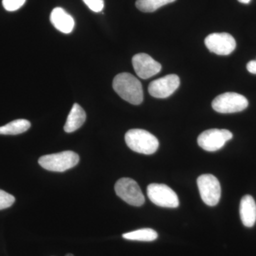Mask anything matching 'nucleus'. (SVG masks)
<instances>
[{
	"label": "nucleus",
	"instance_id": "f8f14e48",
	"mask_svg": "<svg viewBox=\"0 0 256 256\" xmlns=\"http://www.w3.org/2000/svg\"><path fill=\"white\" fill-rule=\"evenodd\" d=\"M50 20L57 30L64 34H70L75 26L74 18L63 8H54L50 13Z\"/></svg>",
	"mask_w": 256,
	"mask_h": 256
},
{
	"label": "nucleus",
	"instance_id": "dca6fc26",
	"mask_svg": "<svg viewBox=\"0 0 256 256\" xmlns=\"http://www.w3.org/2000/svg\"><path fill=\"white\" fill-rule=\"evenodd\" d=\"M158 234L156 230L151 228H142L129 233L124 234L122 238L138 242H153L158 238Z\"/></svg>",
	"mask_w": 256,
	"mask_h": 256
},
{
	"label": "nucleus",
	"instance_id": "6ab92c4d",
	"mask_svg": "<svg viewBox=\"0 0 256 256\" xmlns=\"http://www.w3.org/2000/svg\"><path fill=\"white\" fill-rule=\"evenodd\" d=\"M26 0H2V5L5 10L8 12L16 11L22 8Z\"/></svg>",
	"mask_w": 256,
	"mask_h": 256
},
{
	"label": "nucleus",
	"instance_id": "9d476101",
	"mask_svg": "<svg viewBox=\"0 0 256 256\" xmlns=\"http://www.w3.org/2000/svg\"><path fill=\"white\" fill-rule=\"evenodd\" d=\"M180 80L178 76L170 74L150 84L148 90L150 94L156 98H166L172 95L180 86Z\"/></svg>",
	"mask_w": 256,
	"mask_h": 256
},
{
	"label": "nucleus",
	"instance_id": "9b49d317",
	"mask_svg": "<svg viewBox=\"0 0 256 256\" xmlns=\"http://www.w3.org/2000/svg\"><path fill=\"white\" fill-rule=\"evenodd\" d=\"M132 66L138 76L142 79H148L160 72L161 64L146 54H138L133 56Z\"/></svg>",
	"mask_w": 256,
	"mask_h": 256
},
{
	"label": "nucleus",
	"instance_id": "7ed1b4c3",
	"mask_svg": "<svg viewBox=\"0 0 256 256\" xmlns=\"http://www.w3.org/2000/svg\"><path fill=\"white\" fill-rule=\"evenodd\" d=\"M38 162L44 169L50 172H63L78 164L79 156L73 151H64L42 156Z\"/></svg>",
	"mask_w": 256,
	"mask_h": 256
},
{
	"label": "nucleus",
	"instance_id": "f3484780",
	"mask_svg": "<svg viewBox=\"0 0 256 256\" xmlns=\"http://www.w3.org/2000/svg\"><path fill=\"white\" fill-rule=\"evenodd\" d=\"M174 1L176 0H137L136 6L143 12H153L162 6Z\"/></svg>",
	"mask_w": 256,
	"mask_h": 256
},
{
	"label": "nucleus",
	"instance_id": "2eb2a0df",
	"mask_svg": "<svg viewBox=\"0 0 256 256\" xmlns=\"http://www.w3.org/2000/svg\"><path fill=\"white\" fill-rule=\"evenodd\" d=\"M31 127V124L28 120L18 119L12 121L10 124L0 127V134L16 136L28 131Z\"/></svg>",
	"mask_w": 256,
	"mask_h": 256
},
{
	"label": "nucleus",
	"instance_id": "412c9836",
	"mask_svg": "<svg viewBox=\"0 0 256 256\" xmlns=\"http://www.w3.org/2000/svg\"><path fill=\"white\" fill-rule=\"evenodd\" d=\"M247 70L250 74H256V60H250L248 63Z\"/></svg>",
	"mask_w": 256,
	"mask_h": 256
},
{
	"label": "nucleus",
	"instance_id": "6e6552de",
	"mask_svg": "<svg viewBox=\"0 0 256 256\" xmlns=\"http://www.w3.org/2000/svg\"><path fill=\"white\" fill-rule=\"evenodd\" d=\"M233 138V134L228 130H207L197 139L198 144L207 152H215L223 148L226 142Z\"/></svg>",
	"mask_w": 256,
	"mask_h": 256
},
{
	"label": "nucleus",
	"instance_id": "a211bd4d",
	"mask_svg": "<svg viewBox=\"0 0 256 256\" xmlns=\"http://www.w3.org/2000/svg\"><path fill=\"white\" fill-rule=\"evenodd\" d=\"M14 202L15 197L13 195L0 190V210L12 206Z\"/></svg>",
	"mask_w": 256,
	"mask_h": 256
},
{
	"label": "nucleus",
	"instance_id": "39448f33",
	"mask_svg": "<svg viewBox=\"0 0 256 256\" xmlns=\"http://www.w3.org/2000/svg\"><path fill=\"white\" fill-rule=\"evenodd\" d=\"M114 191L120 198L132 206H142L146 201L140 188L132 178H124L119 180L114 185Z\"/></svg>",
	"mask_w": 256,
	"mask_h": 256
},
{
	"label": "nucleus",
	"instance_id": "0eeeda50",
	"mask_svg": "<svg viewBox=\"0 0 256 256\" xmlns=\"http://www.w3.org/2000/svg\"><path fill=\"white\" fill-rule=\"evenodd\" d=\"M148 196L153 204L164 208H176L178 198L170 186L162 184H151L148 186Z\"/></svg>",
	"mask_w": 256,
	"mask_h": 256
},
{
	"label": "nucleus",
	"instance_id": "1a4fd4ad",
	"mask_svg": "<svg viewBox=\"0 0 256 256\" xmlns=\"http://www.w3.org/2000/svg\"><path fill=\"white\" fill-rule=\"evenodd\" d=\"M205 45L212 53L220 56L230 54L236 47L235 38L228 33H214L205 38Z\"/></svg>",
	"mask_w": 256,
	"mask_h": 256
},
{
	"label": "nucleus",
	"instance_id": "423d86ee",
	"mask_svg": "<svg viewBox=\"0 0 256 256\" xmlns=\"http://www.w3.org/2000/svg\"><path fill=\"white\" fill-rule=\"evenodd\" d=\"M198 191L206 205L214 206L218 204L222 195V188L218 178L212 174H203L197 178Z\"/></svg>",
	"mask_w": 256,
	"mask_h": 256
},
{
	"label": "nucleus",
	"instance_id": "f03ea898",
	"mask_svg": "<svg viewBox=\"0 0 256 256\" xmlns=\"http://www.w3.org/2000/svg\"><path fill=\"white\" fill-rule=\"evenodd\" d=\"M124 140L130 149L140 154H154L159 148L158 138L144 130H130Z\"/></svg>",
	"mask_w": 256,
	"mask_h": 256
},
{
	"label": "nucleus",
	"instance_id": "f257e3e1",
	"mask_svg": "<svg viewBox=\"0 0 256 256\" xmlns=\"http://www.w3.org/2000/svg\"><path fill=\"white\" fill-rule=\"evenodd\" d=\"M112 87L120 97L132 105H140L143 101L142 84L137 78L128 73L118 74Z\"/></svg>",
	"mask_w": 256,
	"mask_h": 256
},
{
	"label": "nucleus",
	"instance_id": "4be33fe9",
	"mask_svg": "<svg viewBox=\"0 0 256 256\" xmlns=\"http://www.w3.org/2000/svg\"><path fill=\"white\" fill-rule=\"evenodd\" d=\"M239 2L242 3V4H248L250 0H238Z\"/></svg>",
	"mask_w": 256,
	"mask_h": 256
},
{
	"label": "nucleus",
	"instance_id": "5701e85b",
	"mask_svg": "<svg viewBox=\"0 0 256 256\" xmlns=\"http://www.w3.org/2000/svg\"><path fill=\"white\" fill-rule=\"evenodd\" d=\"M66 256H74L73 255V254H67V255Z\"/></svg>",
	"mask_w": 256,
	"mask_h": 256
},
{
	"label": "nucleus",
	"instance_id": "20e7f679",
	"mask_svg": "<svg viewBox=\"0 0 256 256\" xmlns=\"http://www.w3.org/2000/svg\"><path fill=\"white\" fill-rule=\"evenodd\" d=\"M248 106L246 98L236 92L220 94L212 102L214 110L220 114H234L242 112Z\"/></svg>",
	"mask_w": 256,
	"mask_h": 256
},
{
	"label": "nucleus",
	"instance_id": "aec40b11",
	"mask_svg": "<svg viewBox=\"0 0 256 256\" xmlns=\"http://www.w3.org/2000/svg\"><path fill=\"white\" fill-rule=\"evenodd\" d=\"M88 8L94 12H100L104 8V0H82Z\"/></svg>",
	"mask_w": 256,
	"mask_h": 256
},
{
	"label": "nucleus",
	"instance_id": "4468645a",
	"mask_svg": "<svg viewBox=\"0 0 256 256\" xmlns=\"http://www.w3.org/2000/svg\"><path fill=\"white\" fill-rule=\"evenodd\" d=\"M86 119V114L82 106L78 104H74L67 118L66 122L64 126V130L68 133L75 132L82 127L85 122Z\"/></svg>",
	"mask_w": 256,
	"mask_h": 256
},
{
	"label": "nucleus",
	"instance_id": "ddd939ff",
	"mask_svg": "<svg viewBox=\"0 0 256 256\" xmlns=\"http://www.w3.org/2000/svg\"><path fill=\"white\" fill-rule=\"evenodd\" d=\"M240 216L242 223L248 228H252L256 222V204L250 195L242 197L240 204Z\"/></svg>",
	"mask_w": 256,
	"mask_h": 256
}]
</instances>
